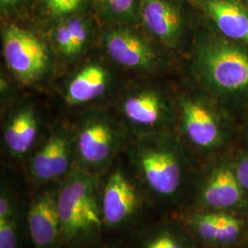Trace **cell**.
<instances>
[{
    "label": "cell",
    "mask_w": 248,
    "mask_h": 248,
    "mask_svg": "<svg viewBox=\"0 0 248 248\" xmlns=\"http://www.w3.org/2000/svg\"><path fill=\"white\" fill-rule=\"evenodd\" d=\"M122 109L130 124L142 130L158 127L168 114L165 98L152 89H137L129 93L123 100Z\"/></svg>",
    "instance_id": "obj_14"
},
{
    "label": "cell",
    "mask_w": 248,
    "mask_h": 248,
    "mask_svg": "<svg viewBox=\"0 0 248 248\" xmlns=\"http://www.w3.org/2000/svg\"><path fill=\"white\" fill-rule=\"evenodd\" d=\"M103 44L108 56L124 67L151 72L158 65V54L153 45L131 28L118 27L108 31Z\"/></svg>",
    "instance_id": "obj_10"
},
{
    "label": "cell",
    "mask_w": 248,
    "mask_h": 248,
    "mask_svg": "<svg viewBox=\"0 0 248 248\" xmlns=\"http://www.w3.org/2000/svg\"><path fill=\"white\" fill-rule=\"evenodd\" d=\"M75 158V138L63 128L56 129L32 155L30 176L41 186L59 183L71 172Z\"/></svg>",
    "instance_id": "obj_6"
},
{
    "label": "cell",
    "mask_w": 248,
    "mask_h": 248,
    "mask_svg": "<svg viewBox=\"0 0 248 248\" xmlns=\"http://www.w3.org/2000/svg\"><path fill=\"white\" fill-rule=\"evenodd\" d=\"M109 82L106 67L98 62L83 66L66 87L65 100L69 105H79L93 101L102 96Z\"/></svg>",
    "instance_id": "obj_16"
},
{
    "label": "cell",
    "mask_w": 248,
    "mask_h": 248,
    "mask_svg": "<svg viewBox=\"0 0 248 248\" xmlns=\"http://www.w3.org/2000/svg\"><path fill=\"white\" fill-rule=\"evenodd\" d=\"M91 34L92 28L89 19L81 16H70L53 27L51 40L61 56L65 59H74L86 50Z\"/></svg>",
    "instance_id": "obj_15"
},
{
    "label": "cell",
    "mask_w": 248,
    "mask_h": 248,
    "mask_svg": "<svg viewBox=\"0 0 248 248\" xmlns=\"http://www.w3.org/2000/svg\"><path fill=\"white\" fill-rule=\"evenodd\" d=\"M144 190L122 169L112 171L101 186V209L105 228L119 229L133 222L144 202Z\"/></svg>",
    "instance_id": "obj_5"
},
{
    "label": "cell",
    "mask_w": 248,
    "mask_h": 248,
    "mask_svg": "<svg viewBox=\"0 0 248 248\" xmlns=\"http://www.w3.org/2000/svg\"><path fill=\"white\" fill-rule=\"evenodd\" d=\"M99 16L108 21L133 24L141 20L140 0H91Z\"/></svg>",
    "instance_id": "obj_20"
},
{
    "label": "cell",
    "mask_w": 248,
    "mask_h": 248,
    "mask_svg": "<svg viewBox=\"0 0 248 248\" xmlns=\"http://www.w3.org/2000/svg\"><path fill=\"white\" fill-rule=\"evenodd\" d=\"M141 186L149 197L174 200L183 185V167L177 151L164 142L142 140L131 152Z\"/></svg>",
    "instance_id": "obj_3"
},
{
    "label": "cell",
    "mask_w": 248,
    "mask_h": 248,
    "mask_svg": "<svg viewBox=\"0 0 248 248\" xmlns=\"http://www.w3.org/2000/svg\"><path fill=\"white\" fill-rule=\"evenodd\" d=\"M196 73L224 98H248V46L221 35L205 37L196 47Z\"/></svg>",
    "instance_id": "obj_2"
},
{
    "label": "cell",
    "mask_w": 248,
    "mask_h": 248,
    "mask_svg": "<svg viewBox=\"0 0 248 248\" xmlns=\"http://www.w3.org/2000/svg\"><path fill=\"white\" fill-rule=\"evenodd\" d=\"M247 198L233 164L222 162L204 177L198 189L197 201L201 210L230 212L245 207Z\"/></svg>",
    "instance_id": "obj_9"
},
{
    "label": "cell",
    "mask_w": 248,
    "mask_h": 248,
    "mask_svg": "<svg viewBox=\"0 0 248 248\" xmlns=\"http://www.w3.org/2000/svg\"><path fill=\"white\" fill-rule=\"evenodd\" d=\"M140 15L145 28L163 45L175 48L185 31V18L175 0H140Z\"/></svg>",
    "instance_id": "obj_11"
},
{
    "label": "cell",
    "mask_w": 248,
    "mask_h": 248,
    "mask_svg": "<svg viewBox=\"0 0 248 248\" xmlns=\"http://www.w3.org/2000/svg\"><path fill=\"white\" fill-rule=\"evenodd\" d=\"M46 4L54 16L66 17L80 10L84 0H46Z\"/></svg>",
    "instance_id": "obj_22"
},
{
    "label": "cell",
    "mask_w": 248,
    "mask_h": 248,
    "mask_svg": "<svg viewBox=\"0 0 248 248\" xmlns=\"http://www.w3.org/2000/svg\"><path fill=\"white\" fill-rule=\"evenodd\" d=\"M23 213L17 195L3 187L0 193V248H18Z\"/></svg>",
    "instance_id": "obj_18"
},
{
    "label": "cell",
    "mask_w": 248,
    "mask_h": 248,
    "mask_svg": "<svg viewBox=\"0 0 248 248\" xmlns=\"http://www.w3.org/2000/svg\"><path fill=\"white\" fill-rule=\"evenodd\" d=\"M244 1H245V2H246V4H247V5H248V0H244Z\"/></svg>",
    "instance_id": "obj_25"
},
{
    "label": "cell",
    "mask_w": 248,
    "mask_h": 248,
    "mask_svg": "<svg viewBox=\"0 0 248 248\" xmlns=\"http://www.w3.org/2000/svg\"><path fill=\"white\" fill-rule=\"evenodd\" d=\"M222 36L248 46V7L244 0H200Z\"/></svg>",
    "instance_id": "obj_13"
},
{
    "label": "cell",
    "mask_w": 248,
    "mask_h": 248,
    "mask_svg": "<svg viewBox=\"0 0 248 248\" xmlns=\"http://www.w3.org/2000/svg\"><path fill=\"white\" fill-rule=\"evenodd\" d=\"M186 233L169 223L159 224L142 234L137 248H195Z\"/></svg>",
    "instance_id": "obj_19"
},
{
    "label": "cell",
    "mask_w": 248,
    "mask_h": 248,
    "mask_svg": "<svg viewBox=\"0 0 248 248\" xmlns=\"http://www.w3.org/2000/svg\"><path fill=\"white\" fill-rule=\"evenodd\" d=\"M58 210L64 246L82 248L97 242L105 228L99 174L80 165L72 169L59 182Z\"/></svg>",
    "instance_id": "obj_1"
},
{
    "label": "cell",
    "mask_w": 248,
    "mask_h": 248,
    "mask_svg": "<svg viewBox=\"0 0 248 248\" xmlns=\"http://www.w3.org/2000/svg\"><path fill=\"white\" fill-rule=\"evenodd\" d=\"M38 135V121L31 108L19 109L9 119L4 130V143L15 157L24 156L34 145Z\"/></svg>",
    "instance_id": "obj_17"
},
{
    "label": "cell",
    "mask_w": 248,
    "mask_h": 248,
    "mask_svg": "<svg viewBox=\"0 0 248 248\" xmlns=\"http://www.w3.org/2000/svg\"><path fill=\"white\" fill-rule=\"evenodd\" d=\"M58 186L59 183L45 186L34 195L27 209V230L34 248H61L63 246Z\"/></svg>",
    "instance_id": "obj_8"
},
{
    "label": "cell",
    "mask_w": 248,
    "mask_h": 248,
    "mask_svg": "<svg viewBox=\"0 0 248 248\" xmlns=\"http://www.w3.org/2000/svg\"><path fill=\"white\" fill-rule=\"evenodd\" d=\"M2 41L6 63L21 83H34L48 70L50 58L46 46L32 32L10 25L3 31Z\"/></svg>",
    "instance_id": "obj_4"
},
{
    "label": "cell",
    "mask_w": 248,
    "mask_h": 248,
    "mask_svg": "<svg viewBox=\"0 0 248 248\" xmlns=\"http://www.w3.org/2000/svg\"><path fill=\"white\" fill-rule=\"evenodd\" d=\"M21 0H0L1 3V8L2 9H7L15 6L16 4H18V2H20Z\"/></svg>",
    "instance_id": "obj_24"
},
{
    "label": "cell",
    "mask_w": 248,
    "mask_h": 248,
    "mask_svg": "<svg viewBox=\"0 0 248 248\" xmlns=\"http://www.w3.org/2000/svg\"><path fill=\"white\" fill-rule=\"evenodd\" d=\"M180 108L183 130L189 142L205 150L222 145L224 139L222 126L209 107L197 99L182 98Z\"/></svg>",
    "instance_id": "obj_12"
},
{
    "label": "cell",
    "mask_w": 248,
    "mask_h": 248,
    "mask_svg": "<svg viewBox=\"0 0 248 248\" xmlns=\"http://www.w3.org/2000/svg\"><path fill=\"white\" fill-rule=\"evenodd\" d=\"M235 175L245 193L248 196V152L241 155L233 163Z\"/></svg>",
    "instance_id": "obj_23"
},
{
    "label": "cell",
    "mask_w": 248,
    "mask_h": 248,
    "mask_svg": "<svg viewBox=\"0 0 248 248\" xmlns=\"http://www.w3.org/2000/svg\"><path fill=\"white\" fill-rule=\"evenodd\" d=\"M216 214L219 232V246H229L239 239L244 231V222L230 212H218Z\"/></svg>",
    "instance_id": "obj_21"
},
{
    "label": "cell",
    "mask_w": 248,
    "mask_h": 248,
    "mask_svg": "<svg viewBox=\"0 0 248 248\" xmlns=\"http://www.w3.org/2000/svg\"><path fill=\"white\" fill-rule=\"evenodd\" d=\"M120 143L114 125L105 117L95 116L80 126L75 137L80 166L99 174L112 159Z\"/></svg>",
    "instance_id": "obj_7"
}]
</instances>
